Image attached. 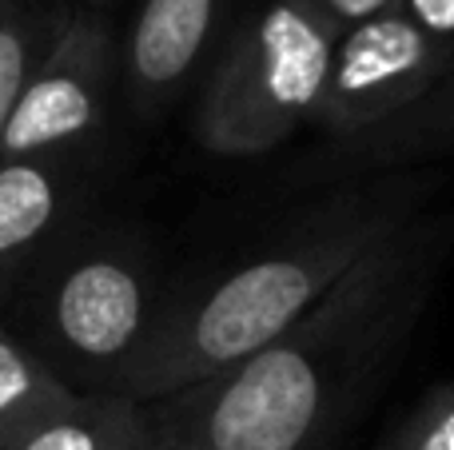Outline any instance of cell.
<instances>
[{
	"label": "cell",
	"instance_id": "6da1fadb",
	"mask_svg": "<svg viewBox=\"0 0 454 450\" xmlns=\"http://www.w3.org/2000/svg\"><path fill=\"white\" fill-rule=\"evenodd\" d=\"M454 255V212H419L255 355L148 407L160 450H339L399 367Z\"/></svg>",
	"mask_w": 454,
	"mask_h": 450
},
{
	"label": "cell",
	"instance_id": "7a4b0ae2",
	"mask_svg": "<svg viewBox=\"0 0 454 450\" xmlns=\"http://www.w3.org/2000/svg\"><path fill=\"white\" fill-rule=\"evenodd\" d=\"M439 167L383 172L315 188L271 236L192 283L168 287L120 395L156 403L212 379L303 319L363 255L427 212Z\"/></svg>",
	"mask_w": 454,
	"mask_h": 450
},
{
	"label": "cell",
	"instance_id": "3957f363",
	"mask_svg": "<svg viewBox=\"0 0 454 450\" xmlns=\"http://www.w3.org/2000/svg\"><path fill=\"white\" fill-rule=\"evenodd\" d=\"M168 283L156 255L116 228H76L0 299L4 323L76 395H120Z\"/></svg>",
	"mask_w": 454,
	"mask_h": 450
},
{
	"label": "cell",
	"instance_id": "277c9868",
	"mask_svg": "<svg viewBox=\"0 0 454 450\" xmlns=\"http://www.w3.org/2000/svg\"><path fill=\"white\" fill-rule=\"evenodd\" d=\"M335 36L311 0H251L196 84V144L223 159L283 148L311 124Z\"/></svg>",
	"mask_w": 454,
	"mask_h": 450
},
{
	"label": "cell",
	"instance_id": "5b68a950",
	"mask_svg": "<svg viewBox=\"0 0 454 450\" xmlns=\"http://www.w3.org/2000/svg\"><path fill=\"white\" fill-rule=\"evenodd\" d=\"M116 96L120 28L104 8L76 4L16 100L0 159L96 156Z\"/></svg>",
	"mask_w": 454,
	"mask_h": 450
},
{
	"label": "cell",
	"instance_id": "8992f818",
	"mask_svg": "<svg viewBox=\"0 0 454 450\" xmlns=\"http://www.w3.org/2000/svg\"><path fill=\"white\" fill-rule=\"evenodd\" d=\"M450 68L454 40L431 36L399 8L367 16L335 36L307 128H315L323 144H347L415 108Z\"/></svg>",
	"mask_w": 454,
	"mask_h": 450
},
{
	"label": "cell",
	"instance_id": "52a82bcc",
	"mask_svg": "<svg viewBox=\"0 0 454 450\" xmlns=\"http://www.w3.org/2000/svg\"><path fill=\"white\" fill-rule=\"evenodd\" d=\"M251 0H140L120 32V96L156 120L200 84L215 48Z\"/></svg>",
	"mask_w": 454,
	"mask_h": 450
},
{
	"label": "cell",
	"instance_id": "ba28073f",
	"mask_svg": "<svg viewBox=\"0 0 454 450\" xmlns=\"http://www.w3.org/2000/svg\"><path fill=\"white\" fill-rule=\"evenodd\" d=\"M96 156L0 159V299L64 236L84 228Z\"/></svg>",
	"mask_w": 454,
	"mask_h": 450
},
{
	"label": "cell",
	"instance_id": "9c48e42d",
	"mask_svg": "<svg viewBox=\"0 0 454 450\" xmlns=\"http://www.w3.org/2000/svg\"><path fill=\"white\" fill-rule=\"evenodd\" d=\"M454 156V68L415 108L355 136L347 144H319L295 167L299 188H331L347 180H367L383 172L434 167Z\"/></svg>",
	"mask_w": 454,
	"mask_h": 450
},
{
	"label": "cell",
	"instance_id": "30bf717a",
	"mask_svg": "<svg viewBox=\"0 0 454 450\" xmlns=\"http://www.w3.org/2000/svg\"><path fill=\"white\" fill-rule=\"evenodd\" d=\"M4 450H160L148 407L128 395H76Z\"/></svg>",
	"mask_w": 454,
	"mask_h": 450
},
{
	"label": "cell",
	"instance_id": "8fae6325",
	"mask_svg": "<svg viewBox=\"0 0 454 450\" xmlns=\"http://www.w3.org/2000/svg\"><path fill=\"white\" fill-rule=\"evenodd\" d=\"M72 0H0V140L28 76L72 16Z\"/></svg>",
	"mask_w": 454,
	"mask_h": 450
},
{
	"label": "cell",
	"instance_id": "7c38bea8",
	"mask_svg": "<svg viewBox=\"0 0 454 450\" xmlns=\"http://www.w3.org/2000/svg\"><path fill=\"white\" fill-rule=\"evenodd\" d=\"M76 391H68L28 343L4 323L0 311V450L60 407H68Z\"/></svg>",
	"mask_w": 454,
	"mask_h": 450
},
{
	"label": "cell",
	"instance_id": "4fadbf2b",
	"mask_svg": "<svg viewBox=\"0 0 454 450\" xmlns=\"http://www.w3.org/2000/svg\"><path fill=\"white\" fill-rule=\"evenodd\" d=\"M375 450H454V379L427 387L383 431Z\"/></svg>",
	"mask_w": 454,
	"mask_h": 450
},
{
	"label": "cell",
	"instance_id": "5bb4252c",
	"mask_svg": "<svg viewBox=\"0 0 454 450\" xmlns=\"http://www.w3.org/2000/svg\"><path fill=\"white\" fill-rule=\"evenodd\" d=\"M399 12H407L419 28L439 40H454V0H399Z\"/></svg>",
	"mask_w": 454,
	"mask_h": 450
},
{
	"label": "cell",
	"instance_id": "9a60e30c",
	"mask_svg": "<svg viewBox=\"0 0 454 450\" xmlns=\"http://www.w3.org/2000/svg\"><path fill=\"white\" fill-rule=\"evenodd\" d=\"M315 8H319L323 16H327L331 28H351V24L367 20V16H379L387 12V8H395L399 0H311Z\"/></svg>",
	"mask_w": 454,
	"mask_h": 450
},
{
	"label": "cell",
	"instance_id": "2e32d148",
	"mask_svg": "<svg viewBox=\"0 0 454 450\" xmlns=\"http://www.w3.org/2000/svg\"><path fill=\"white\" fill-rule=\"evenodd\" d=\"M72 4H80V0H72Z\"/></svg>",
	"mask_w": 454,
	"mask_h": 450
}]
</instances>
